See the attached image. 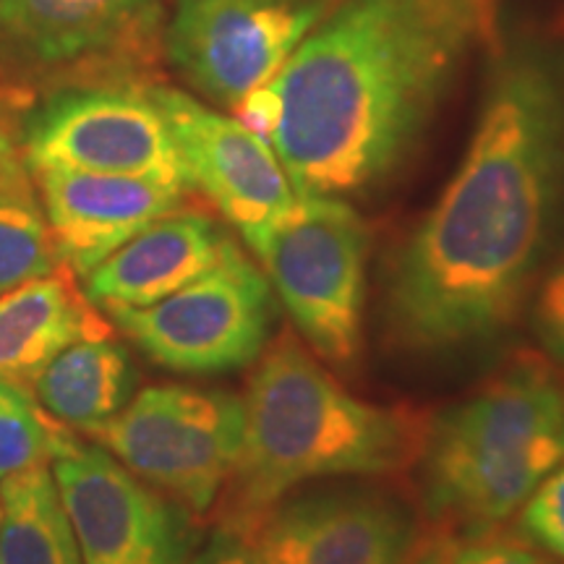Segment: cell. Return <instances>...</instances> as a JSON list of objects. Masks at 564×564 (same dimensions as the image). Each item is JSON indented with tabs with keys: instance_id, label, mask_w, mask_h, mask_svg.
<instances>
[{
	"instance_id": "obj_22",
	"label": "cell",
	"mask_w": 564,
	"mask_h": 564,
	"mask_svg": "<svg viewBox=\"0 0 564 564\" xmlns=\"http://www.w3.org/2000/svg\"><path fill=\"white\" fill-rule=\"evenodd\" d=\"M447 564H562L535 546L523 533H507L502 528L468 533L465 541H453Z\"/></svg>"
},
{
	"instance_id": "obj_5",
	"label": "cell",
	"mask_w": 564,
	"mask_h": 564,
	"mask_svg": "<svg viewBox=\"0 0 564 564\" xmlns=\"http://www.w3.org/2000/svg\"><path fill=\"white\" fill-rule=\"evenodd\" d=\"M371 232L348 199L299 196L253 251L303 340L337 369L364 343Z\"/></svg>"
},
{
	"instance_id": "obj_20",
	"label": "cell",
	"mask_w": 564,
	"mask_h": 564,
	"mask_svg": "<svg viewBox=\"0 0 564 564\" xmlns=\"http://www.w3.org/2000/svg\"><path fill=\"white\" fill-rule=\"evenodd\" d=\"M61 426L42 411L32 390L0 377V481L51 463Z\"/></svg>"
},
{
	"instance_id": "obj_17",
	"label": "cell",
	"mask_w": 564,
	"mask_h": 564,
	"mask_svg": "<svg viewBox=\"0 0 564 564\" xmlns=\"http://www.w3.org/2000/svg\"><path fill=\"white\" fill-rule=\"evenodd\" d=\"M137 390V369L129 350L108 335L84 337L61 350L40 377L32 394L63 426L91 432L129 405Z\"/></svg>"
},
{
	"instance_id": "obj_8",
	"label": "cell",
	"mask_w": 564,
	"mask_h": 564,
	"mask_svg": "<svg viewBox=\"0 0 564 564\" xmlns=\"http://www.w3.org/2000/svg\"><path fill=\"white\" fill-rule=\"evenodd\" d=\"M24 154L34 173L133 175L192 188L150 87L87 84L58 91L26 121Z\"/></svg>"
},
{
	"instance_id": "obj_14",
	"label": "cell",
	"mask_w": 564,
	"mask_h": 564,
	"mask_svg": "<svg viewBox=\"0 0 564 564\" xmlns=\"http://www.w3.org/2000/svg\"><path fill=\"white\" fill-rule=\"evenodd\" d=\"M37 186L58 259L79 278L186 196V188L160 181L79 171H40Z\"/></svg>"
},
{
	"instance_id": "obj_28",
	"label": "cell",
	"mask_w": 564,
	"mask_h": 564,
	"mask_svg": "<svg viewBox=\"0 0 564 564\" xmlns=\"http://www.w3.org/2000/svg\"><path fill=\"white\" fill-rule=\"evenodd\" d=\"M562 394H564V387H562Z\"/></svg>"
},
{
	"instance_id": "obj_26",
	"label": "cell",
	"mask_w": 564,
	"mask_h": 564,
	"mask_svg": "<svg viewBox=\"0 0 564 564\" xmlns=\"http://www.w3.org/2000/svg\"><path fill=\"white\" fill-rule=\"evenodd\" d=\"M9 154H11V150H9V141H6V133H3V129H0V160L9 158Z\"/></svg>"
},
{
	"instance_id": "obj_13",
	"label": "cell",
	"mask_w": 564,
	"mask_h": 564,
	"mask_svg": "<svg viewBox=\"0 0 564 564\" xmlns=\"http://www.w3.org/2000/svg\"><path fill=\"white\" fill-rule=\"evenodd\" d=\"M251 541L259 564H411L419 552L411 512L361 489L288 494Z\"/></svg>"
},
{
	"instance_id": "obj_23",
	"label": "cell",
	"mask_w": 564,
	"mask_h": 564,
	"mask_svg": "<svg viewBox=\"0 0 564 564\" xmlns=\"http://www.w3.org/2000/svg\"><path fill=\"white\" fill-rule=\"evenodd\" d=\"M531 327L541 350L564 366V253L549 267L546 278L535 291Z\"/></svg>"
},
{
	"instance_id": "obj_1",
	"label": "cell",
	"mask_w": 564,
	"mask_h": 564,
	"mask_svg": "<svg viewBox=\"0 0 564 564\" xmlns=\"http://www.w3.org/2000/svg\"><path fill=\"white\" fill-rule=\"evenodd\" d=\"M564 202V79L549 55L494 70L468 152L394 257L384 314L419 352L489 345L525 306Z\"/></svg>"
},
{
	"instance_id": "obj_6",
	"label": "cell",
	"mask_w": 564,
	"mask_h": 564,
	"mask_svg": "<svg viewBox=\"0 0 564 564\" xmlns=\"http://www.w3.org/2000/svg\"><path fill=\"white\" fill-rule=\"evenodd\" d=\"M243 398L186 384L147 387L87 436L188 512H207L243 447Z\"/></svg>"
},
{
	"instance_id": "obj_21",
	"label": "cell",
	"mask_w": 564,
	"mask_h": 564,
	"mask_svg": "<svg viewBox=\"0 0 564 564\" xmlns=\"http://www.w3.org/2000/svg\"><path fill=\"white\" fill-rule=\"evenodd\" d=\"M518 514L520 533L564 564V463L541 481Z\"/></svg>"
},
{
	"instance_id": "obj_9",
	"label": "cell",
	"mask_w": 564,
	"mask_h": 564,
	"mask_svg": "<svg viewBox=\"0 0 564 564\" xmlns=\"http://www.w3.org/2000/svg\"><path fill=\"white\" fill-rule=\"evenodd\" d=\"M51 470L84 564H192L186 510L61 426Z\"/></svg>"
},
{
	"instance_id": "obj_7",
	"label": "cell",
	"mask_w": 564,
	"mask_h": 564,
	"mask_svg": "<svg viewBox=\"0 0 564 564\" xmlns=\"http://www.w3.org/2000/svg\"><path fill=\"white\" fill-rule=\"evenodd\" d=\"M108 316L162 369L225 373L253 364L270 345L274 291L262 267L230 241L186 288L144 308H110Z\"/></svg>"
},
{
	"instance_id": "obj_2",
	"label": "cell",
	"mask_w": 564,
	"mask_h": 564,
	"mask_svg": "<svg viewBox=\"0 0 564 564\" xmlns=\"http://www.w3.org/2000/svg\"><path fill=\"white\" fill-rule=\"evenodd\" d=\"M497 26L499 0H343L270 82V144L295 194L382 186Z\"/></svg>"
},
{
	"instance_id": "obj_24",
	"label": "cell",
	"mask_w": 564,
	"mask_h": 564,
	"mask_svg": "<svg viewBox=\"0 0 564 564\" xmlns=\"http://www.w3.org/2000/svg\"><path fill=\"white\" fill-rule=\"evenodd\" d=\"M192 564H259V556L249 531L223 523L209 533L204 546L194 554Z\"/></svg>"
},
{
	"instance_id": "obj_16",
	"label": "cell",
	"mask_w": 564,
	"mask_h": 564,
	"mask_svg": "<svg viewBox=\"0 0 564 564\" xmlns=\"http://www.w3.org/2000/svg\"><path fill=\"white\" fill-rule=\"evenodd\" d=\"M108 335V324L53 272L0 295V377L32 390L40 371L84 337Z\"/></svg>"
},
{
	"instance_id": "obj_25",
	"label": "cell",
	"mask_w": 564,
	"mask_h": 564,
	"mask_svg": "<svg viewBox=\"0 0 564 564\" xmlns=\"http://www.w3.org/2000/svg\"><path fill=\"white\" fill-rule=\"evenodd\" d=\"M449 546H453V539L429 541L426 546H421L419 552H415L411 564H447Z\"/></svg>"
},
{
	"instance_id": "obj_15",
	"label": "cell",
	"mask_w": 564,
	"mask_h": 564,
	"mask_svg": "<svg viewBox=\"0 0 564 564\" xmlns=\"http://www.w3.org/2000/svg\"><path fill=\"white\" fill-rule=\"evenodd\" d=\"M232 238L199 212H171L84 274L87 299L105 312L144 308L217 264Z\"/></svg>"
},
{
	"instance_id": "obj_27",
	"label": "cell",
	"mask_w": 564,
	"mask_h": 564,
	"mask_svg": "<svg viewBox=\"0 0 564 564\" xmlns=\"http://www.w3.org/2000/svg\"><path fill=\"white\" fill-rule=\"evenodd\" d=\"M0 523H3V499H0Z\"/></svg>"
},
{
	"instance_id": "obj_3",
	"label": "cell",
	"mask_w": 564,
	"mask_h": 564,
	"mask_svg": "<svg viewBox=\"0 0 564 564\" xmlns=\"http://www.w3.org/2000/svg\"><path fill=\"white\" fill-rule=\"evenodd\" d=\"M243 413V447L230 478L225 523L249 533L299 486L390 474L415 444L405 413L350 394L291 335L259 356Z\"/></svg>"
},
{
	"instance_id": "obj_18",
	"label": "cell",
	"mask_w": 564,
	"mask_h": 564,
	"mask_svg": "<svg viewBox=\"0 0 564 564\" xmlns=\"http://www.w3.org/2000/svg\"><path fill=\"white\" fill-rule=\"evenodd\" d=\"M0 564H84L51 463L0 481Z\"/></svg>"
},
{
	"instance_id": "obj_19",
	"label": "cell",
	"mask_w": 564,
	"mask_h": 564,
	"mask_svg": "<svg viewBox=\"0 0 564 564\" xmlns=\"http://www.w3.org/2000/svg\"><path fill=\"white\" fill-rule=\"evenodd\" d=\"M61 259L42 199L17 160H0V295L58 272Z\"/></svg>"
},
{
	"instance_id": "obj_4",
	"label": "cell",
	"mask_w": 564,
	"mask_h": 564,
	"mask_svg": "<svg viewBox=\"0 0 564 564\" xmlns=\"http://www.w3.org/2000/svg\"><path fill=\"white\" fill-rule=\"evenodd\" d=\"M562 463V387L523 364L434 421L423 444V497L434 518L486 531L518 514Z\"/></svg>"
},
{
	"instance_id": "obj_11",
	"label": "cell",
	"mask_w": 564,
	"mask_h": 564,
	"mask_svg": "<svg viewBox=\"0 0 564 564\" xmlns=\"http://www.w3.org/2000/svg\"><path fill=\"white\" fill-rule=\"evenodd\" d=\"M152 100L171 126L188 186L202 192L251 253L299 199L285 167L267 139L236 116L171 87H150Z\"/></svg>"
},
{
	"instance_id": "obj_12",
	"label": "cell",
	"mask_w": 564,
	"mask_h": 564,
	"mask_svg": "<svg viewBox=\"0 0 564 564\" xmlns=\"http://www.w3.org/2000/svg\"><path fill=\"white\" fill-rule=\"evenodd\" d=\"M160 40L158 0H0V51L37 74L150 66Z\"/></svg>"
},
{
	"instance_id": "obj_10",
	"label": "cell",
	"mask_w": 564,
	"mask_h": 564,
	"mask_svg": "<svg viewBox=\"0 0 564 564\" xmlns=\"http://www.w3.org/2000/svg\"><path fill=\"white\" fill-rule=\"evenodd\" d=\"M322 17V0H173L162 42L183 79L232 110L280 74Z\"/></svg>"
}]
</instances>
